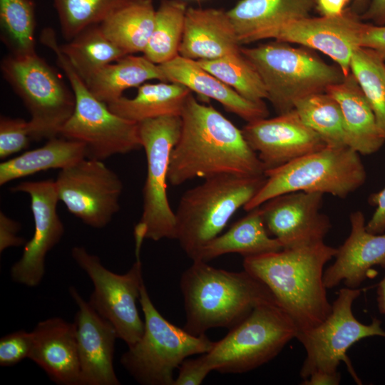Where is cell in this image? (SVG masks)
I'll return each instance as SVG.
<instances>
[{
    "label": "cell",
    "mask_w": 385,
    "mask_h": 385,
    "mask_svg": "<svg viewBox=\"0 0 385 385\" xmlns=\"http://www.w3.org/2000/svg\"><path fill=\"white\" fill-rule=\"evenodd\" d=\"M140 253V250L135 249V263L125 274H118L106 268L97 255L83 247L76 246L71 250L73 259L93 284L88 303L112 324L118 338L128 347L141 338L145 328L137 307L143 282Z\"/></svg>",
    "instance_id": "cell-12"
},
{
    "label": "cell",
    "mask_w": 385,
    "mask_h": 385,
    "mask_svg": "<svg viewBox=\"0 0 385 385\" xmlns=\"http://www.w3.org/2000/svg\"><path fill=\"white\" fill-rule=\"evenodd\" d=\"M350 72L367 99L385 140V61L375 51L360 46L352 54Z\"/></svg>",
    "instance_id": "cell-34"
},
{
    "label": "cell",
    "mask_w": 385,
    "mask_h": 385,
    "mask_svg": "<svg viewBox=\"0 0 385 385\" xmlns=\"http://www.w3.org/2000/svg\"><path fill=\"white\" fill-rule=\"evenodd\" d=\"M32 345L31 332L18 330L0 339V366H12L29 358Z\"/></svg>",
    "instance_id": "cell-39"
},
{
    "label": "cell",
    "mask_w": 385,
    "mask_h": 385,
    "mask_svg": "<svg viewBox=\"0 0 385 385\" xmlns=\"http://www.w3.org/2000/svg\"><path fill=\"white\" fill-rule=\"evenodd\" d=\"M364 24L346 11L339 16H308L264 30L255 34L249 43L272 38L317 50L332 58L347 76L352 54L360 47Z\"/></svg>",
    "instance_id": "cell-15"
},
{
    "label": "cell",
    "mask_w": 385,
    "mask_h": 385,
    "mask_svg": "<svg viewBox=\"0 0 385 385\" xmlns=\"http://www.w3.org/2000/svg\"><path fill=\"white\" fill-rule=\"evenodd\" d=\"M55 183L59 201L91 227H106L120 209L123 183L102 160L86 158L61 170Z\"/></svg>",
    "instance_id": "cell-14"
},
{
    "label": "cell",
    "mask_w": 385,
    "mask_h": 385,
    "mask_svg": "<svg viewBox=\"0 0 385 385\" xmlns=\"http://www.w3.org/2000/svg\"><path fill=\"white\" fill-rule=\"evenodd\" d=\"M1 71L30 113L31 139L59 135L73 113L75 97L56 71L36 53L10 54L2 60Z\"/></svg>",
    "instance_id": "cell-10"
},
{
    "label": "cell",
    "mask_w": 385,
    "mask_h": 385,
    "mask_svg": "<svg viewBox=\"0 0 385 385\" xmlns=\"http://www.w3.org/2000/svg\"><path fill=\"white\" fill-rule=\"evenodd\" d=\"M341 381L339 371H315L302 383L303 385H338Z\"/></svg>",
    "instance_id": "cell-46"
},
{
    "label": "cell",
    "mask_w": 385,
    "mask_h": 385,
    "mask_svg": "<svg viewBox=\"0 0 385 385\" xmlns=\"http://www.w3.org/2000/svg\"><path fill=\"white\" fill-rule=\"evenodd\" d=\"M180 115H168L138 123L139 135L147 160L143 190L142 217L135 225L145 239L175 240V213L167 196L170 153L182 130Z\"/></svg>",
    "instance_id": "cell-11"
},
{
    "label": "cell",
    "mask_w": 385,
    "mask_h": 385,
    "mask_svg": "<svg viewBox=\"0 0 385 385\" xmlns=\"http://www.w3.org/2000/svg\"><path fill=\"white\" fill-rule=\"evenodd\" d=\"M316 0H240L227 11L240 44L283 23L310 16Z\"/></svg>",
    "instance_id": "cell-25"
},
{
    "label": "cell",
    "mask_w": 385,
    "mask_h": 385,
    "mask_svg": "<svg viewBox=\"0 0 385 385\" xmlns=\"http://www.w3.org/2000/svg\"><path fill=\"white\" fill-rule=\"evenodd\" d=\"M167 82L181 84L191 92L220 103L225 111L247 123L267 118L269 110L264 101H249L204 69L197 61L177 56L159 64Z\"/></svg>",
    "instance_id": "cell-23"
},
{
    "label": "cell",
    "mask_w": 385,
    "mask_h": 385,
    "mask_svg": "<svg viewBox=\"0 0 385 385\" xmlns=\"http://www.w3.org/2000/svg\"><path fill=\"white\" fill-rule=\"evenodd\" d=\"M197 62L243 98L254 102L267 99L260 76L242 52Z\"/></svg>",
    "instance_id": "cell-35"
},
{
    "label": "cell",
    "mask_w": 385,
    "mask_h": 385,
    "mask_svg": "<svg viewBox=\"0 0 385 385\" xmlns=\"http://www.w3.org/2000/svg\"><path fill=\"white\" fill-rule=\"evenodd\" d=\"M265 175H220L189 190L181 197L175 213V240L192 259L218 236L232 215L253 198Z\"/></svg>",
    "instance_id": "cell-4"
},
{
    "label": "cell",
    "mask_w": 385,
    "mask_h": 385,
    "mask_svg": "<svg viewBox=\"0 0 385 385\" xmlns=\"http://www.w3.org/2000/svg\"><path fill=\"white\" fill-rule=\"evenodd\" d=\"M360 46L375 51L385 61V25L378 26L364 23Z\"/></svg>",
    "instance_id": "cell-42"
},
{
    "label": "cell",
    "mask_w": 385,
    "mask_h": 385,
    "mask_svg": "<svg viewBox=\"0 0 385 385\" xmlns=\"http://www.w3.org/2000/svg\"><path fill=\"white\" fill-rule=\"evenodd\" d=\"M150 80L167 82L159 64L143 55L127 54L105 66L85 82L98 99L108 104L121 98L127 89Z\"/></svg>",
    "instance_id": "cell-27"
},
{
    "label": "cell",
    "mask_w": 385,
    "mask_h": 385,
    "mask_svg": "<svg viewBox=\"0 0 385 385\" xmlns=\"http://www.w3.org/2000/svg\"><path fill=\"white\" fill-rule=\"evenodd\" d=\"M294 109L302 121L322 138L327 146L347 145L341 108L327 92L311 94L299 100Z\"/></svg>",
    "instance_id": "cell-33"
},
{
    "label": "cell",
    "mask_w": 385,
    "mask_h": 385,
    "mask_svg": "<svg viewBox=\"0 0 385 385\" xmlns=\"http://www.w3.org/2000/svg\"><path fill=\"white\" fill-rule=\"evenodd\" d=\"M180 115L181 133L169 163L168 180L172 185L220 175H265L242 130L212 106L200 103L190 93Z\"/></svg>",
    "instance_id": "cell-1"
},
{
    "label": "cell",
    "mask_w": 385,
    "mask_h": 385,
    "mask_svg": "<svg viewBox=\"0 0 385 385\" xmlns=\"http://www.w3.org/2000/svg\"><path fill=\"white\" fill-rule=\"evenodd\" d=\"M132 0H53L61 33L71 40L86 28L100 24L110 14Z\"/></svg>",
    "instance_id": "cell-37"
},
{
    "label": "cell",
    "mask_w": 385,
    "mask_h": 385,
    "mask_svg": "<svg viewBox=\"0 0 385 385\" xmlns=\"http://www.w3.org/2000/svg\"><path fill=\"white\" fill-rule=\"evenodd\" d=\"M31 130L29 121L22 118L1 116L0 119V158L26 149L29 145Z\"/></svg>",
    "instance_id": "cell-38"
},
{
    "label": "cell",
    "mask_w": 385,
    "mask_h": 385,
    "mask_svg": "<svg viewBox=\"0 0 385 385\" xmlns=\"http://www.w3.org/2000/svg\"><path fill=\"white\" fill-rule=\"evenodd\" d=\"M326 92L334 98L343 115L346 144L362 155L377 152L385 143L374 113L358 82L350 72Z\"/></svg>",
    "instance_id": "cell-24"
},
{
    "label": "cell",
    "mask_w": 385,
    "mask_h": 385,
    "mask_svg": "<svg viewBox=\"0 0 385 385\" xmlns=\"http://www.w3.org/2000/svg\"><path fill=\"white\" fill-rule=\"evenodd\" d=\"M69 293L78 307L74 324L80 361L79 385L120 384L113 367L115 342L118 338L115 327L74 287H70Z\"/></svg>",
    "instance_id": "cell-19"
},
{
    "label": "cell",
    "mask_w": 385,
    "mask_h": 385,
    "mask_svg": "<svg viewBox=\"0 0 385 385\" xmlns=\"http://www.w3.org/2000/svg\"><path fill=\"white\" fill-rule=\"evenodd\" d=\"M369 202L376 209L369 221L366 223V229L374 234L385 232V188L376 193L371 194Z\"/></svg>",
    "instance_id": "cell-43"
},
{
    "label": "cell",
    "mask_w": 385,
    "mask_h": 385,
    "mask_svg": "<svg viewBox=\"0 0 385 385\" xmlns=\"http://www.w3.org/2000/svg\"><path fill=\"white\" fill-rule=\"evenodd\" d=\"M60 48L84 81L127 55L105 35L100 24L86 28L67 43L60 45Z\"/></svg>",
    "instance_id": "cell-31"
},
{
    "label": "cell",
    "mask_w": 385,
    "mask_h": 385,
    "mask_svg": "<svg viewBox=\"0 0 385 385\" xmlns=\"http://www.w3.org/2000/svg\"><path fill=\"white\" fill-rule=\"evenodd\" d=\"M360 19L369 21L370 24L385 25V0H369Z\"/></svg>",
    "instance_id": "cell-44"
},
{
    "label": "cell",
    "mask_w": 385,
    "mask_h": 385,
    "mask_svg": "<svg viewBox=\"0 0 385 385\" xmlns=\"http://www.w3.org/2000/svg\"><path fill=\"white\" fill-rule=\"evenodd\" d=\"M196 1H201V0H196Z\"/></svg>",
    "instance_id": "cell-48"
},
{
    "label": "cell",
    "mask_w": 385,
    "mask_h": 385,
    "mask_svg": "<svg viewBox=\"0 0 385 385\" xmlns=\"http://www.w3.org/2000/svg\"><path fill=\"white\" fill-rule=\"evenodd\" d=\"M297 329L277 303L261 304L201 356L211 371L240 374L273 359Z\"/></svg>",
    "instance_id": "cell-9"
},
{
    "label": "cell",
    "mask_w": 385,
    "mask_h": 385,
    "mask_svg": "<svg viewBox=\"0 0 385 385\" xmlns=\"http://www.w3.org/2000/svg\"><path fill=\"white\" fill-rule=\"evenodd\" d=\"M347 1H349V0H347Z\"/></svg>",
    "instance_id": "cell-49"
},
{
    "label": "cell",
    "mask_w": 385,
    "mask_h": 385,
    "mask_svg": "<svg viewBox=\"0 0 385 385\" xmlns=\"http://www.w3.org/2000/svg\"><path fill=\"white\" fill-rule=\"evenodd\" d=\"M361 294L358 288L344 287L332 304L328 317L314 328L298 334L296 339L306 351L300 369L304 380L315 371H338L342 361L348 363L347 350L362 339L371 337L385 338V329L376 318L369 324L360 322L354 315V302Z\"/></svg>",
    "instance_id": "cell-13"
},
{
    "label": "cell",
    "mask_w": 385,
    "mask_h": 385,
    "mask_svg": "<svg viewBox=\"0 0 385 385\" xmlns=\"http://www.w3.org/2000/svg\"><path fill=\"white\" fill-rule=\"evenodd\" d=\"M187 4L181 0H162L155 11L154 27L143 56L156 64L179 55Z\"/></svg>",
    "instance_id": "cell-32"
},
{
    "label": "cell",
    "mask_w": 385,
    "mask_h": 385,
    "mask_svg": "<svg viewBox=\"0 0 385 385\" xmlns=\"http://www.w3.org/2000/svg\"><path fill=\"white\" fill-rule=\"evenodd\" d=\"M266 180L244 207L249 211L268 200L296 191L330 194L344 198L366 181L359 153L350 147L326 146L265 172Z\"/></svg>",
    "instance_id": "cell-7"
},
{
    "label": "cell",
    "mask_w": 385,
    "mask_h": 385,
    "mask_svg": "<svg viewBox=\"0 0 385 385\" xmlns=\"http://www.w3.org/2000/svg\"><path fill=\"white\" fill-rule=\"evenodd\" d=\"M376 295L379 311L382 314H385V274L378 284Z\"/></svg>",
    "instance_id": "cell-47"
},
{
    "label": "cell",
    "mask_w": 385,
    "mask_h": 385,
    "mask_svg": "<svg viewBox=\"0 0 385 385\" xmlns=\"http://www.w3.org/2000/svg\"><path fill=\"white\" fill-rule=\"evenodd\" d=\"M186 322L183 329L195 336L210 329H232L257 307L277 303L269 288L244 270L230 272L193 261L180 277Z\"/></svg>",
    "instance_id": "cell-3"
},
{
    "label": "cell",
    "mask_w": 385,
    "mask_h": 385,
    "mask_svg": "<svg viewBox=\"0 0 385 385\" xmlns=\"http://www.w3.org/2000/svg\"><path fill=\"white\" fill-rule=\"evenodd\" d=\"M351 232L337 248L335 261L324 272L327 289L342 282L346 287L358 288L368 277L371 268L379 265L385 269V234H374L366 229L365 217L359 211L349 217Z\"/></svg>",
    "instance_id": "cell-20"
},
{
    "label": "cell",
    "mask_w": 385,
    "mask_h": 385,
    "mask_svg": "<svg viewBox=\"0 0 385 385\" xmlns=\"http://www.w3.org/2000/svg\"><path fill=\"white\" fill-rule=\"evenodd\" d=\"M14 192L29 195L34 220V232L24 245L21 257L11 268L13 281L23 285L38 286L45 274L47 253L61 240L64 226L56 210L59 201L55 180L21 182L12 187Z\"/></svg>",
    "instance_id": "cell-16"
},
{
    "label": "cell",
    "mask_w": 385,
    "mask_h": 385,
    "mask_svg": "<svg viewBox=\"0 0 385 385\" xmlns=\"http://www.w3.org/2000/svg\"><path fill=\"white\" fill-rule=\"evenodd\" d=\"M260 76L276 112L282 114L311 94L326 92L328 87L344 80L337 65L324 61L312 51L274 40L254 47L241 48Z\"/></svg>",
    "instance_id": "cell-5"
},
{
    "label": "cell",
    "mask_w": 385,
    "mask_h": 385,
    "mask_svg": "<svg viewBox=\"0 0 385 385\" xmlns=\"http://www.w3.org/2000/svg\"><path fill=\"white\" fill-rule=\"evenodd\" d=\"M86 158V145L54 137L43 146L26 151L0 165V185L50 169H64Z\"/></svg>",
    "instance_id": "cell-29"
},
{
    "label": "cell",
    "mask_w": 385,
    "mask_h": 385,
    "mask_svg": "<svg viewBox=\"0 0 385 385\" xmlns=\"http://www.w3.org/2000/svg\"><path fill=\"white\" fill-rule=\"evenodd\" d=\"M211 371L202 356L185 359L179 366L173 385H200Z\"/></svg>",
    "instance_id": "cell-40"
},
{
    "label": "cell",
    "mask_w": 385,
    "mask_h": 385,
    "mask_svg": "<svg viewBox=\"0 0 385 385\" xmlns=\"http://www.w3.org/2000/svg\"><path fill=\"white\" fill-rule=\"evenodd\" d=\"M190 93L188 88L176 83H145L138 87L135 97L122 96L107 105L118 116L139 123L163 115H181Z\"/></svg>",
    "instance_id": "cell-28"
},
{
    "label": "cell",
    "mask_w": 385,
    "mask_h": 385,
    "mask_svg": "<svg viewBox=\"0 0 385 385\" xmlns=\"http://www.w3.org/2000/svg\"><path fill=\"white\" fill-rule=\"evenodd\" d=\"M1 38L16 56L35 51V6L32 0H0Z\"/></svg>",
    "instance_id": "cell-36"
},
{
    "label": "cell",
    "mask_w": 385,
    "mask_h": 385,
    "mask_svg": "<svg viewBox=\"0 0 385 385\" xmlns=\"http://www.w3.org/2000/svg\"><path fill=\"white\" fill-rule=\"evenodd\" d=\"M247 212L226 232L220 234L205 245L192 261L207 262L228 253H238L244 257H253L282 250L279 241L270 236L260 206Z\"/></svg>",
    "instance_id": "cell-26"
},
{
    "label": "cell",
    "mask_w": 385,
    "mask_h": 385,
    "mask_svg": "<svg viewBox=\"0 0 385 385\" xmlns=\"http://www.w3.org/2000/svg\"><path fill=\"white\" fill-rule=\"evenodd\" d=\"M153 0H132L110 14L100 26L127 54L143 53L155 19Z\"/></svg>",
    "instance_id": "cell-30"
},
{
    "label": "cell",
    "mask_w": 385,
    "mask_h": 385,
    "mask_svg": "<svg viewBox=\"0 0 385 385\" xmlns=\"http://www.w3.org/2000/svg\"><path fill=\"white\" fill-rule=\"evenodd\" d=\"M21 228L20 223L9 217L2 211L0 212V252L8 247H19L25 245V240L18 237L17 232Z\"/></svg>",
    "instance_id": "cell-41"
},
{
    "label": "cell",
    "mask_w": 385,
    "mask_h": 385,
    "mask_svg": "<svg viewBox=\"0 0 385 385\" xmlns=\"http://www.w3.org/2000/svg\"><path fill=\"white\" fill-rule=\"evenodd\" d=\"M337 252L322 242L244 257L243 267L269 288L294 322L297 335L321 324L332 312L324 272Z\"/></svg>",
    "instance_id": "cell-2"
},
{
    "label": "cell",
    "mask_w": 385,
    "mask_h": 385,
    "mask_svg": "<svg viewBox=\"0 0 385 385\" xmlns=\"http://www.w3.org/2000/svg\"><path fill=\"white\" fill-rule=\"evenodd\" d=\"M324 194L296 191L274 197L260 207L270 235L283 249L310 246L324 242L332 227L322 213Z\"/></svg>",
    "instance_id": "cell-17"
},
{
    "label": "cell",
    "mask_w": 385,
    "mask_h": 385,
    "mask_svg": "<svg viewBox=\"0 0 385 385\" xmlns=\"http://www.w3.org/2000/svg\"><path fill=\"white\" fill-rule=\"evenodd\" d=\"M237 34L227 11L188 7L179 56L210 60L241 52Z\"/></svg>",
    "instance_id": "cell-22"
},
{
    "label": "cell",
    "mask_w": 385,
    "mask_h": 385,
    "mask_svg": "<svg viewBox=\"0 0 385 385\" xmlns=\"http://www.w3.org/2000/svg\"><path fill=\"white\" fill-rule=\"evenodd\" d=\"M243 135L261 160L265 172L327 146L296 110L247 123Z\"/></svg>",
    "instance_id": "cell-18"
},
{
    "label": "cell",
    "mask_w": 385,
    "mask_h": 385,
    "mask_svg": "<svg viewBox=\"0 0 385 385\" xmlns=\"http://www.w3.org/2000/svg\"><path fill=\"white\" fill-rule=\"evenodd\" d=\"M29 359L55 383L79 385L80 361L75 324L61 317L39 322L33 331Z\"/></svg>",
    "instance_id": "cell-21"
},
{
    "label": "cell",
    "mask_w": 385,
    "mask_h": 385,
    "mask_svg": "<svg viewBox=\"0 0 385 385\" xmlns=\"http://www.w3.org/2000/svg\"><path fill=\"white\" fill-rule=\"evenodd\" d=\"M139 302L144 314L141 338L122 354L120 363L143 385H173L174 370L188 356L209 351L215 342L195 336L165 319L151 301L144 282Z\"/></svg>",
    "instance_id": "cell-8"
},
{
    "label": "cell",
    "mask_w": 385,
    "mask_h": 385,
    "mask_svg": "<svg viewBox=\"0 0 385 385\" xmlns=\"http://www.w3.org/2000/svg\"><path fill=\"white\" fill-rule=\"evenodd\" d=\"M347 0H316L315 7L321 16H339L344 13Z\"/></svg>",
    "instance_id": "cell-45"
},
{
    "label": "cell",
    "mask_w": 385,
    "mask_h": 385,
    "mask_svg": "<svg viewBox=\"0 0 385 385\" xmlns=\"http://www.w3.org/2000/svg\"><path fill=\"white\" fill-rule=\"evenodd\" d=\"M41 42L55 53L75 97L73 113L59 135L83 143L86 158L102 161L142 148L138 123L115 114L91 92L61 50L55 31L44 33Z\"/></svg>",
    "instance_id": "cell-6"
}]
</instances>
